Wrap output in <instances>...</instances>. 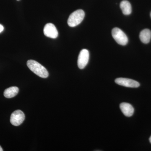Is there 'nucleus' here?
<instances>
[{
	"label": "nucleus",
	"mask_w": 151,
	"mask_h": 151,
	"mask_svg": "<svg viewBox=\"0 0 151 151\" xmlns=\"http://www.w3.org/2000/svg\"><path fill=\"white\" fill-rule=\"evenodd\" d=\"M27 65L30 70L41 78H46L48 76V71L37 61L32 60H28Z\"/></svg>",
	"instance_id": "f257e3e1"
},
{
	"label": "nucleus",
	"mask_w": 151,
	"mask_h": 151,
	"mask_svg": "<svg viewBox=\"0 0 151 151\" xmlns=\"http://www.w3.org/2000/svg\"><path fill=\"white\" fill-rule=\"evenodd\" d=\"M85 13L83 10L78 9L70 14L68 20V24L70 27H75L80 24L84 19Z\"/></svg>",
	"instance_id": "f03ea898"
},
{
	"label": "nucleus",
	"mask_w": 151,
	"mask_h": 151,
	"mask_svg": "<svg viewBox=\"0 0 151 151\" xmlns=\"http://www.w3.org/2000/svg\"><path fill=\"white\" fill-rule=\"evenodd\" d=\"M112 36L119 45H125L128 43V38L126 34L119 28L115 27L112 31Z\"/></svg>",
	"instance_id": "7ed1b4c3"
},
{
	"label": "nucleus",
	"mask_w": 151,
	"mask_h": 151,
	"mask_svg": "<svg viewBox=\"0 0 151 151\" xmlns=\"http://www.w3.org/2000/svg\"><path fill=\"white\" fill-rule=\"evenodd\" d=\"M25 119L24 113L21 110H17L11 115L10 122L12 125L14 126H19Z\"/></svg>",
	"instance_id": "20e7f679"
},
{
	"label": "nucleus",
	"mask_w": 151,
	"mask_h": 151,
	"mask_svg": "<svg viewBox=\"0 0 151 151\" xmlns=\"http://www.w3.org/2000/svg\"><path fill=\"white\" fill-rule=\"evenodd\" d=\"M115 82L121 86L131 88H137L140 86V84L138 81L129 78H117L115 80Z\"/></svg>",
	"instance_id": "39448f33"
},
{
	"label": "nucleus",
	"mask_w": 151,
	"mask_h": 151,
	"mask_svg": "<svg viewBox=\"0 0 151 151\" xmlns=\"http://www.w3.org/2000/svg\"><path fill=\"white\" fill-rule=\"evenodd\" d=\"M89 54L87 50L83 49L80 51L78 59V67L80 69H83L89 61Z\"/></svg>",
	"instance_id": "423d86ee"
},
{
	"label": "nucleus",
	"mask_w": 151,
	"mask_h": 151,
	"mask_svg": "<svg viewBox=\"0 0 151 151\" xmlns=\"http://www.w3.org/2000/svg\"><path fill=\"white\" fill-rule=\"evenodd\" d=\"M44 34L47 37L55 39L58 36V32L54 24H47L44 28Z\"/></svg>",
	"instance_id": "0eeeda50"
},
{
	"label": "nucleus",
	"mask_w": 151,
	"mask_h": 151,
	"mask_svg": "<svg viewBox=\"0 0 151 151\" xmlns=\"http://www.w3.org/2000/svg\"><path fill=\"white\" fill-rule=\"evenodd\" d=\"M120 109L122 113L127 117H131L134 113V108L129 103H123L120 105Z\"/></svg>",
	"instance_id": "6e6552de"
},
{
	"label": "nucleus",
	"mask_w": 151,
	"mask_h": 151,
	"mask_svg": "<svg viewBox=\"0 0 151 151\" xmlns=\"http://www.w3.org/2000/svg\"><path fill=\"white\" fill-rule=\"evenodd\" d=\"M140 39L143 43L147 44L150 42L151 38V31L146 29L141 32L139 35Z\"/></svg>",
	"instance_id": "1a4fd4ad"
},
{
	"label": "nucleus",
	"mask_w": 151,
	"mask_h": 151,
	"mask_svg": "<svg viewBox=\"0 0 151 151\" xmlns=\"http://www.w3.org/2000/svg\"><path fill=\"white\" fill-rule=\"evenodd\" d=\"M120 8L124 15H129L132 13V8L129 2L124 0L120 4Z\"/></svg>",
	"instance_id": "9d476101"
},
{
	"label": "nucleus",
	"mask_w": 151,
	"mask_h": 151,
	"mask_svg": "<svg viewBox=\"0 0 151 151\" xmlns=\"http://www.w3.org/2000/svg\"><path fill=\"white\" fill-rule=\"evenodd\" d=\"M19 88L17 86H12L7 88L4 92V96L6 98H12L18 93Z\"/></svg>",
	"instance_id": "9b49d317"
},
{
	"label": "nucleus",
	"mask_w": 151,
	"mask_h": 151,
	"mask_svg": "<svg viewBox=\"0 0 151 151\" xmlns=\"http://www.w3.org/2000/svg\"><path fill=\"white\" fill-rule=\"evenodd\" d=\"M4 29V27L3 25L0 24V33L2 32Z\"/></svg>",
	"instance_id": "f8f14e48"
},
{
	"label": "nucleus",
	"mask_w": 151,
	"mask_h": 151,
	"mask_svg": "<svg viewBox=\"0 0 151 151\" xmlns=\"http://www.w3.org/2000/svg\"><path fill=\"white\" fill-rule=\"evenodd\" d=\"M3 149L1 147V146H0V151H3Z\"/></svg>",
	"instance_id": "ddd939ff"
},
{
	"label": "nucleus",
	"mask_w": 151,
	"mask_h": 151,
	"mask_svg": "<svg viewBox=\"0 0 151 151\" xmlns=\"http://www.w3.org/2000/svg\"><path fill=\"white\" fill-rule=\"evenodd\" d=\"M150 142L151 144V136L150 137Z\"/></svg>",
	"instance_id": "4468645a"
},
{
	"label": "nucleus",
	"mask_w": 151,
	"mask_h": 151,
	"mask_svg": "<svg viewBox=\"0 0 151 151\" xmlns=\"http://www.w3.org/2000/svg\"><path fill=\"white\" fill-rule=\"evenodd\" d=\"M150 16H151V14H150Z\"/></svg>",
	"instance_id": "2eb2a0df"
},
{
	"label": "nucleus",
	"mask_w": 151,
	"mask_h": 151,
	"mask_svg": "<svg viewBox=\"0 0 151 151\" xmlns=\"http://www.w3.org/2000/svg\"><path fill=\"white\" fill-rule=\"evenodd\" d=\"M17 1H19V0H17Z\"/></svg>",
	"instance_id": "dca6fc26"
}]
</instances>
